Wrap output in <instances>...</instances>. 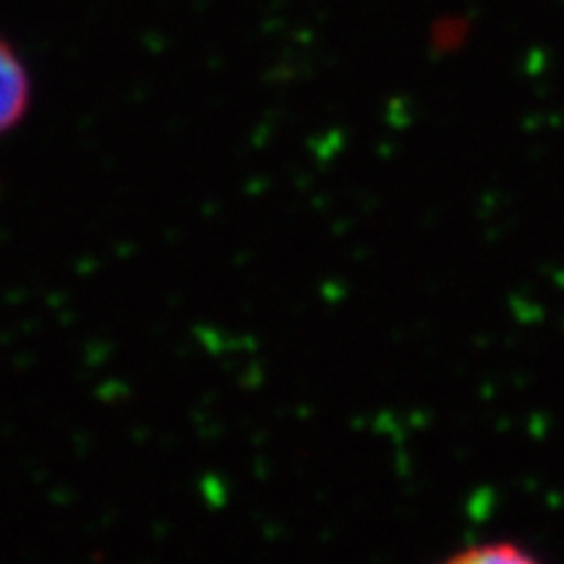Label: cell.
<instances>
[{"label":"cell","instance_id":"cell-1","mask_svg":"<svg viewBox=\"0 0 564 564\" xmlns=\"http://www.w3.org/2000/svg\"><path fill=\"white\" fill-rule=\"evenodd\" d=\"M32 105V76L17 47L0 37V139L24 121Z\"/></svg>","mask_w":564,"mask_h":564},{"label":"cell","instance_id":"cell-2","mask_svg":"<svg viewBox=\"0 0 564 564\" xmlns=\"http://www.w3.org/2000/svg\"><path fill=\"white\" fill-rule=\"evenodd\" d=\"M455 562H468V564H478V562H533V554H528L523 546L512 544V541H491V544L484 546H474L468 552H460L453 556Z\"/></svg>","mask_w":564,"mask_h":564}]
</instances>
